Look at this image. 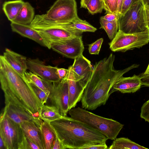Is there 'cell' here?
<instances>
[{
    "label": "cell",
    "mask_w": 149,
    "mask_h": 149,
    "mask_svg": "<svg viewBox=\"0 0 149 149\" xmlns=\"http://www.w3.org/2000/svg\"><path fill=\"white\" fill-rule=\"evenodd\" d=\"M115 59V56L112 53L95 63L81 100L82 108L93 110L105 105L110 95V91L117 81L125 73L139 66L134 64L117 70L113 66Z\"/></svg>",
    "instance_id": "cell-1"
},
{
    "label": "cell",
    "mask_w": 149,
    "mask_h": 149,
    "mask_svg": "<svg viewBox=\"0 0 149 149\" xmlns=\"http://www.w3.org/2000/svg\"><path fill=\"white\" fill-rule=\"evenodd\" d=\"M0 81L5 103H11L39 118L41 102L29 83L8 63L3 55L0 56Z\"/></svg>",
    "instance_id": "cell-2"
},
{
    "label": "cell",
    "mask_w": 149,
    "mask_h": 149,
    "mask_svg": "<svg viewBox=\"0 0 149 149\" xmlns=\"http://www.w3.org/2000/svg\"><path fill=\"white\" fill-rule=\"evenodd\" d=\"M50 123L65 149H84L109 139L97 130L71 117L62 116Z\"/></svg>",
    "instance_id": "cell-3"
},
{
    "label": "cell",
    "mask_w": 149,
    "mask_h": 149,
    "mask_svg": "<svg viewBox=\"0 0 149 149\" xmlns=\"http://www.w3.org/2000/svg\"><path fill=\"white\" fill-rule=\"evenodd\" d=\"M71 117L97 130L109 139L114 140L124 125L111 118H104L79 107L69 111Z\"/></svg>",
    "instance_id": "cell-4"
},
{
    "label": "cell",
    "mask_w": 149,
    "mask_h": 149,
    "mask_svg": "<svg viewBox=\"0 0 149 149\" xmlns=\"http://www.w3.org/2000/svg\"><path fill=\"white\" fill-rule=\"evenodd\" d=\"M144 5L141 0L133 4L118 19V30L127 34L143 31L148 29L144 14Z\"/></svg>",
    "instance_id": "cell-5"
},
{
    "label": "cell",
    "mask_w": 149,
    "mask_h": 149,
    "mask_svg": "<svg viewBox=\"0 0 149 149\" xmlns=\"http://www.w3.org/2000/svg\"><path fill=\"white\" fill-rule=\"evenodd\" d=\"M149 42V29L139 33H125L118 30L115 37L109 43L110 49L113 52H125L140 48Z\"/></svg>",
    "instance_id": "cell-6"
},
{
    "label": "cell",
    "mask_w": 149,
    "mask_h": 149,
    "mask_svg": "<svg viewBox=\"0 0 149 149\" xmlns=\"http://www.w3.org/2000/svg\"><path fill=\"white\" fill-rule=\"evenodd\" d=\"M46 19L59 23L72 22L79 17L75 0H56L43 14Z\"/></svg>",
    "instance_id": "cell-7"
},
{
    "label": "cell",
    "mask_w": 149,
    "mask_h": 149,
    "mask_svg": "<svg viewBox=\"0 0 149 149\" xmlns=\"http://www.w3.org/2000/svg\"><path fill=\"white\" fill-rule=\"evenodd\" d=\"M49 92L48 105L55 107L62 116H66L69 111V92L66 76L60 81L51 82L48 88Z\"/></svg>",
    "instance_id": "cell-8"
},
{
    "label": "cell",
    "mask_w": 149,
    "mask_h": 149,
    "mask_svg": "<svg viewBox=\"0 0 149 149\" xmlns=\"http://www.w3.org/2000/svg\"><path fill=\"white\" fill-rule=\"evenodd\" d=\"M23 136L19 124L6 116L0 115V137L6 149H18Z\"/></svg>",
    "instance_id": "cell-9"
},
{
    "label": "cell",
    "mask_w": 149,
    "mask_h": 149,
    "mask_svg": "<svg viewBox=\"0 0 149 149\" xmlns=\"http://www.w3.org/2000/svg\"><path fill=\"white\" fill-rule=\"evenodd\" d=\"M51 48L63 56L74 59L83 54L84 47L81 35L50 43Z\"/></svg>",
    "instance_id": "cell-10"
},
{
    "label": "cell",
    "mask_w": 149,
    "mask_h": 149,
    "mask_svg": "<svg viewBox=\"0 0 149 149\" xmlns=\"http://www.w3.org/2000/svg\"><path fill=\"white\" fill-rule=\"evenodd\" d=\"M1 116H6L20 125L23 122H30L40 127L43 120L36 117L28 111L10 103H5Z\"/></svg>",
    "instance_id": "cell-11"
},
{
    "label": "cell",
    "mask_w": 149,
    "mask_h": 149,
    "mask_svg": "<svg viewBox=\"0 0 149 149\" xmlns=\"http://www.w3.org/2000/svg\"><path fill=\"white\" fill-rule=\"evenodd\" d=\"M27 69L45 80L53 82L61 80L57 73V67L46 65L38 58L27 59Z\"/></svg>",
    "instance_id": "cell-12"
},
{
    "label": "cell",
    "mask_w": 149,
    "mask_h": 149,
    "mask_svg": "<svg viewBox=\"0 0 149 149\" xmlns=\"http://www.w3.org/2000/svg\"><path fill=\"white\" fill-rule=\"evenodd\" d=\"M66 77L68 85V105L70 110L74 108L81 100L86 86L75 76L71 65L68 68Z\"/></svg>",
    "instance_id": "cell-13"
},
{
    "label": "cell",
    "mask_w": 149,
    "mask_h": 149,
    "mask_svg": "<svg viewBox=\"0 0 149 149\" xmlns=\"http://www.w3.org/2000/svg\"><path fill=\"white\" fill-rule=\"evenodd\" d=\"M74 59L71 65L75 77L86 87L92 74L93 68L91 61L83 54Z\"/></svg>",
    "instance_id": "cell-14"
},
{
    "label": "cell",
    "mask_w": 149,
    "mask_h": 149,
    "mask_svg": "<svg viewBox=\"0 0 149 149\" xmlns=\"http://www.w3.org/2000/svg\"><path fill=\"white\" fill-rule=\"evenodd\" d=\"M142 86L140 76L135 74L132 77H120L116 82L109 92L110 95L112 93L119 91L122 93L135 92Z\"/></svg>",
    "instance_id": "cell-15"
},
{
    "label": "cell",
    "mask_w": 149,
    "mask_h": 149,
    "mask_svg": "<svg viewBox=\"0 0 149 149\" xmlns=\"http://www.w3.org/2000/svg\"><path fill=\"white\" fill-rule=\"evenodd\" d=\"M10 26L13 32L23 37L31 39L41 46L47 47L49 49L51 48V44L30 24H24L11 22Z\"/></svg>",
    "instance_id": "cell-16"
},
{
    "label": "cell",
    "mask_w": 149,
    "mask_h": 149,
    "mask_svg": "<svg viewBox=\"0 0 149 149\" xmlns=\"http://www.w3.org/2000/svg\"><path fill=\"white\" fill-rule=\"evenodd\" d=\"M3 56L6 61L20 75L23 77L27 69L26 57L6 48Z\"/></svg>",
    "instance_id": "cell-17"
},
{
    "label": "cell",
    "mask_w": 149,
    "mask_h": 149,
    "mask_svg": "<svg viewBox=\"0 0 149 149\" xmlns=\"http://www.w3.org/2000/svg\"><path fill=\"white\" fill-rule=\"evenodd\" d=\"M20 125L23 134L36 144L40 149H44L40 127L30 122H24Z\"/></svg>",
    "instance_id": "cell-18"
},
{
    "label": "cell",
    "mask_w": 149,
    "mask_h": 149,
    "mask_svg": "<svg viewBox=\"0 0 149 149\" xmlns=\"http://www.w3.org/2000/svg\"><path fill=\"white\" fill-rule=\"evenodd\" d=\"M44 149H52L57 137L56 133L50 123L43 121L40 127Z\"/></svg>",
    "instance_id": "cell-19"
},
{
    "label": "cell",
    "mask_w": 149,
    "mask_h": 149,
    "mask_svg": "<svg viewBox=\"0 0 149 149\" xmlns=\"http://www.w3.org/2000/svg\"><path fill=\"white\" fill-rule=\"evenodd\" d=\"M34 8L28 2H25L16 18L12 22L24 24H30L35 16Z\"/></svg>",
    "instance_id": "cell-20"
},
{
    "label": "cell",
    "mask_w": 149,
    "mask_h": 149,
    "mask_svg": "<svg viewBox=\"0 0 149 149\" xmlns=\"http://www.w3.org/2000/svg\"><path fill=\"white\" fill-rule=\"evenodd\" d=\"M22 0L5 1L3 5V10L8 19L11 22L16 18L24 3Z\"/></svg>",
    "instance_id": "cell-21"
},
{
    "label": "cell",
    "mask_w": 149,
    "mask_h": 149,
    "mask_svg": "<svg viewBox=\"0 0 149 149\" xmlns=\"http://www.w3.org/2000/svg\"><path fill=\"white\" fill-rule=\"evenodd\" d=\"M62 116L55 107L43 104L39 114V118L43 121L50 123L61 118Z\"/></svg>",
    "instance_id": "cell-22"
},
{
    "label": "cell",
    "mask_w": 149,
    "mask_h": 149,
    "mask_svg": "<svg viewBox=\"0 0 149 149\" xmlns=\"http://www.w3.org/2000/svg\"><path fill=\"white\" fill-rule=\"evenodd\" d=\"M109 149H148L132 141L129 139L120 137L115 139Z\"/></svg>",
    "instance_id": "cell-23"
},
{
    "label": "cell",
    "mask_w": 149,
    "mask_h": 149,
    "mask_svg": "<svg viewBox=\"0 0 149 149\" xmlns=\"http://www.w3.org/2000/svg\"><path fill=\"white\" fill-rule=\"evenodd\" d=\"M23 77L28 82L33 83L45 93L49 94L48 88L51 82L45 80L30 71H26Z\"/></svg>",
    "instance_id": "cell-24"
},
{
    "label": "cell",
    "mask_w": 149,
    "mask_h": 149,
    "mask_svg": "<svg viewBox=\"0 0 149 149\" xmlns=\"http://www.w3.org/2000/svg\"><path fill=\"white\" fill-rule=\"evenodd\" d=\"M100 28L103 29L109 38L112 40L115 36L118 31V20L108 21L101 17L100 19Z\"/></svg>",
    "instance_id": "cell-25"
},
{
    "label": "cell",
    "mask_w": 149,
    "mask_h": 149,
    "mask_svg": "<svg viewBox=\"0 0 149 149\" xmlns=\"http://www.w3.org/2000/svg\"><path fill=\"white\" fill-rule=\"evenodd\" d=\"M70 26L74 30L82 33L88 32H94L97 29L86 20H82L79 17L69 22Z\"/></svg>",
    "instance_id": "cell-26"
},
{
    "label": "cell",
    "mask_w": 149,
    "mask_h": 149,
    "mask_svg": "<svg viewBox=\"0 0 149 149\" xmlns=\"http://www.w3.org/2000/svg\"><path fill=\"white\" fill-rule=\"evenodd\" d=\"M89 12L92 15L100 13L104 9L103 0H90L86 6Z\"/></svg>",
    "instance_id": "cell-27"
},
{
    "label": "cell",
    "mask_w": 149,
    "mask_h": 149,
    "mask_svg": "<svg viewBox=\"0 0 149 149\" xmlns=\"http://www.w3.org/2000/svg\"><path fill=\"white\" fill-rule=\"evenodd\" d=\"M104 9L106 13L117 14V0H103Z\"/></svg>",
    "instance_id": "cell-28"
},
{
    "label": "cell",
    "mask_w": 149,
    "mask_h": 149,
    "mask_svg": "<svg viewBox=\"0 0 149 149\" xmlns=\"http://www.w3.org/2000/svg\"><path fill=\"white\" fill-rule=\"evenodd\" d=\"M29 83L42 104H44L46 103L49 94L33 83Z\"/></svg>",
    "instance_id": "cell-29"
},
{
    "label": "cell",
    "mask_w": 149,
    "mask_h": 149,
    "mask_svg": "<svg viewBox=\"0 0 149 149\" xmlns=\"http://www.w3.org/2000/svg\"><path fill=\"white\" fill-rule=\"evenodd\" d=\"M103 41L102 38H100L88 45L89 53L91 54L98 55Z\"/></svg>",
    "instance_id": "cell-30"
},
{
    "label": "cell",
    "mask_w": 149,
    "mask_h": 149,
    "mask_svg": "<svg viewBox=\"0 0 149 149\" xmlns=\"http://www.w3.org/2000/svg\"><path fill=\"white\" fill-rule=\"evenodd\" d=\"M18 149H40V148L36 144L24 134L22 141Z\"/></svg>",
    "instance_id": "cell-31"
},
{
    "label": "cell",
    "mask_w": 149,
    "mask_h": 149,
    "mask_svg": "<svg viewBox=\"0 0 149 149\" xmlns=\"http://www.w3.org/2000/svg\"><path fill=\"white\" fill-rule=\"evenodd\" d=\"M140 117L149 123V100L145 102L141 108Z\"/></svg>",
    "instance_id": "cell-32"
},
{
    "label": "cell",
    "mask_w": 149,
    "mask_h": 149,
    "mask_svg": "<svg viewBox=\"0 0 149 149\" xmlns=\"http://www.w3.org/2000/svg\"><path fill=\"white\" fill-rule=\"evenodd\" d=\"M139 0H123L120 15H123L134 3Z\"/></svg>",
    "instance_id": "cell-33"
},
{
    "label": "cell",
    "mask_w": 149,
    "mask_h": 149,
    "mask_svg": "<svg viewBox=\"0 0 149 149\" xmlns=\"http://www.w3.org/2000/svg\"><path fill=\"white\" fill-rule=\"evenodd\" d=\"M106 142L88 146L85 147L84 149H106L108 147Z\"/></svg>",
    "instance_id": "cell-34"
},
{
    "label": "cell",
    "mask_w": 149,
    "mask_h": 149,
    "mask_svg": "<svg viewBox=\"0 0 149 149\" xmlns=\"http://www.w3.org/2000/svg\"><path fill=\"white\" fill-rule=\"evenodd\" d=\"M120 15L117 14L108 13L105 16L102 17L104 19L108 21H112L118 20Z\"/></svg>",
    "instance_id": "cell-35"
},
{
    "label": "cell",
    "mask_w": 149,
    "mask_h": 149,
    "mask_svg": "<svg viewBox=\"0 0 149 149\" xmlns=\"http://www.w3.org/2000/svg\"><path fill=\"white\" fill-rule=\"evenodd\" d=\"M144 14L145 22L149 29V5H144Z\"/></svg>",
    "instance_id": "cell-36"
},
{
    "label": "cell",
    "mask_w": 149,
    "mask_h": 149,
    "mask_svg": "<svg viewBox=\"0 0 149 149\" xmlns=\"http://www.w3.org/2000/svg\"><path fill=\"white\" fill-rule=\"evenodd\" d=\"M65 149V148L62 142L57 137L54 143L52 149Z\"/></svg>",
    "instance_id": "cell-37"
},
{
    "label": "cell",
    "mask_w": 149,
    "mask_h": 149,
    "mask_svg": "<svg viewBox=\"0 0 149 149\" xmlns=\"http://www.w3.org/2000/svg\"><path fill=\"white\" fill-rule=\"evenodd\" d=\"M142 85L149 87V74L140 76Z\"/></svg>",
    "instance_id": "cell-38"
},
{
    "label": "cell",
    "mask_w": 149,
    "mask_h": 149,
    "mask_svg": "<svg viewBox=\"0 0 149 149\" xmlns=\"http://www.w3.org/2000/svg\"><path fill=\"white\" fill-rule=\"evenodd\" d=\"M57 72L59 77L61 80L66 76L68 72V69L58 68Z\"/></svg>",
    "instance_id": "cell-39"
},
{
    "label": "cell",
    "mask_w": 149,
    "mask_h": 149,
    "mask_svg": "<svg viewBox=\"0 0 149 149\" xmlns=\"http://www.w3.org/2000/svg\"><path fill=\"white\" fill-rule=\"evenodd\" d=\"M118 4L117 14L120 15L123 0H117Z\"/></svg>",
    "instance_id": "cell-40"
},
{
    "label": "cell",
    "mask_w": 149,
    "mask_h": 149,
    "mask_svg": "<svg viewBox=\"0 0 149 149\" xmlns=\"http://www.w3.org/2000/svg\"><path fill=\"white\" fill-rule=\"evenodd\" d=\"M90 0H81V7L86 8V6Z\"/></svg>",
    "instance_id": "cell-41"
},
{
    "label": "cell",
    "mask_w": 149,
    "mask_h": 149,
    "mask_svg": "<svg viewBox=\"0 0 149 149\" xmlns=\"http://www.w3.org/2000/svg\"><path fill=\"white\" fill-rule=\"evenodd\" d=\"M0 149H6L3 140L0 137Z\"/></svg>",
    "instance_id": "cell-42"
},
{
    "label": "cell",
    "mask_w": 149,
    "mask_h": 149,
    "mask_svg": "<svg viewBox=\"0 0 149 149\" xmlns=\"http://www.w3.org/2000/svg\"><path fill=\"white\" fill-rule=\"evenodd\" d=\"M149 74V63L148 65L144 72L142 74L143 75H146Z\"/></svg>",
    "instance_id": "cell-43"
},
{
    "label": "cell",
    "mask_w": 149,
    "mask_h": 149,
    "mask_svg": "<svg viewBox=\"0 0 149 149\" xmlns=\"http://www.w3.org/2000/svg\"><path fill=\"white\" fill-rule=\"evenodd\" d=\"M144 5H149V0H141Z\"/></svg>",
    "instance_id": "cell-44"
}]
</instances>
